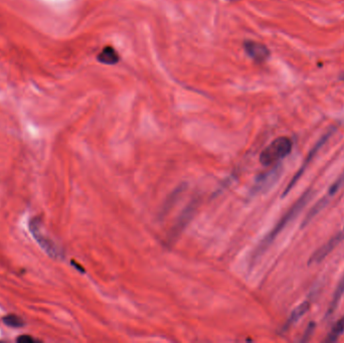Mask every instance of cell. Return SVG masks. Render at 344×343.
Listing matches in <instances>:
<instances>
[{
    "mask_svg": "<svg viewBox=\"0 0 344 343\" xmlns=\"http://www.w3.org/2000/svg\"><path fill=\"white\" fill-rule=\"evenodd\" d=\"M194 212H195V203L192 202L181 213L180 217L175 222V225L173 226V228L171 229L170 233L168 235L169 243H173L174 241H176L179 234L182 232V230L185 229L187 224L190 222L191 218L193 217Z\"/></svg>",
    "mask_w": 344,
    "mask_h": 343,
    "instance_id": "ba28073f",
    "label": "cell"
},
{
    "mask_svg": "<svg viewBox=\"0 0 344 343\" xmlns=\"http://www.w3.org/2000/svg\"><path fill=\"white\" fill-rule=\"evenodd\" d=\"M344 295V274H343V276L341 277V279L339 280L337 286H336V289L333 293V297H332V300L330 302V305L328 307V309H327V312H326V317L327 316H330L334 313V311L336 310V308L338 307V304L342 298V296Z\"/></svg>",
    "mask_w": 344,
    "mask_h": 343,
    "instance_id": "8fae6325",
    "label": "cell"
},
{
    "mask_svg": "<svg viewBox=\"0 0 344 343\" xmlns=\"http://www.w3.org/2000/svg\"><path fill=\"white\" fill-rule=\"evenodd\" d=\"M98 60L105 64H115L119 61V55L112 47H106L99 54Z\"/></svg>",
    "mask_w": 344,
    "mask_h": 343,
    "instance_id": "4fadbf2b",
    "label": "cell"
},
{
    "mask_svg": "<svg viewBox=\"0 0 344 343\" xmlns=\"http://www.w3.org/2000/svg\"><path fill=\"white\" fill-rule=\"evenodd\" d=\"M315 325H316L315 322L309 323V325L307 326V328H306V330L304 332V335H303V337L301 339V342H306V341H308L309 339L311 338V336L313 335L314 330H315Z\"/></svg>",
    "mask_w": 344,
    "mask_h": 343,
    "instance_id": "2e32d148",
    "label": "cell"
},
{
    "mask_svg": "<svg viewBox=\"0 0 344 343\" xmlns=\"http://www.w3.org/2000/svg\"><path fill=\"white\" fill-rule=\"evenodd\" d=\"M292 141L282 136L272 141L260 154V162L264 166H270L279 162L291 153Z\"/></svg>",
    "mask_w": 344,
    "mask_h": 343,
    "instance_id": "7a4b0ae2",
    "label": "cell"
},
{
    "mask_svg": "<svg viewBox=\"0 0 344 343\" xmlns=\"http://www.w3.org/2000/svg\"><path fill=\"white\" fill-rule=\"evenodd\" d=\"M331 134H332V131H329L328 133H326V134L322 137V138L314 145V147L310 150V152H309V153L307 154V156H306L305 160L303 161L301 167L299 168V170L295 173V175L293 176V178L291 179V181L289 182V184H288L287 187L285 188V190H284V192H283V194H282V197H285V196L292 190V188L296 185V183L299 181V179H300V178L302 177V175L304 174L305 170H306V168L308 167V165L310 164V162H311L312 159L316 156V154L318 153V151H319V150L324 146V144L327 142V140L329 139V137L331 136Z\"/></svg>",
    "mask_w": 344,
    "mask_h": 343,
    "instance_id": "5b68a950",
    "label": "cell"
},
{
    "mask_svg": "<svg viewBox=\"0 0 344 343\" xmlns=\"http://www.w3.org/2000/svg\"><path fill=\"white\" fill-rule=\"evenodd\" d=\"M344 333V316H342L332 327L330 332L325 338V342L327 343H333L336 342L340 336Z\"/></svg>",
    "mask_w": 344,
    "mask_h": 343,
    "instance_id": "5bb4252c",
    "label": "cell"
},
{
    "mask_svg": "<svg viewBox=\"0 0 344 343\" xmlns=\"http://www.w3.org/2000/svg\"><path fill=\"white\" fill-rule=\"evenodd\" d=\"M343 241H344V227L333 237H331L326 244H324L314 254H312L311 258L309 259L308 264L312 265V264L321 263Z\"/></svg>",
    "mask_w": 344,
    "mask_h": 343,
    "instance_id": "52a82bcc",
    "label": "cell"
},
{
    "mask_svg": "<svg viewBox=\"0 0 344 343\" xmlns=\"http://www.w3.org/2000/svg\"><path fill=\"white\" fill-rule=\"evenodd\" d=\"M184 189H185V184H181V185H179L176 189H174L173 191H172V192L169 194V196L166 198L165 202H164L163 205H162V209H161V212H160V216H162V217L165 216V215L171 210V208L173 207V205L177 202L178 198H179V197L181 196V194L183 193Z\"/></svg>",
    "mask_w": 344,
    "mask_h": 343,
    "instance_id": "30bf717a",
    "label": "cell"
},
{
    "mask_svg": "<svg viewBox=\"0 0 344 343\" xmlns=\"http://www.w3.org/2000/svg\"><path fill=\"white\" fill-rule=\"evenodd\" d=\"M309 309H310V303L307 302V301H304L299 306H297L295 309L292 311V313H291L287 323L285 324L284 330L288 329L289 326H291L292 324L296 323L304 314H306L308 312Z\"/></svg>",
    "mask_w": 344,
    "mask_h": 343,
    "instance_id": "7c38bea8",
    "label": "cell"
},
{
    "mask_svg": "<svg viewBox=\"0 0 344 343\" xmlns=\"http://www.w3.org/2000/svg\"><path fill=\"white\" fill-rule=\"evenodd\" d=\"M33 341L34 340L30 336H27V335H22V336L17 338V342H20V343H32Z\"/></svg>",
    "mask_w": 344,
    "mask_h": 343,
    "instance_id": "e0dca14e",
    "label": "cell"
},
{
    "mask_svg": "<svg viewBox=\"0 0 344 343\" xmlns=\"http://www.w3.org/2000/svg\"><path fill=\"white\" fill-rule=\"evenodd\" d=\"M3 323L9 327H12V328H19V327H22L24 325V322L23 320L16 316V315H13V314H10V315H7V316H4L3 317Z\"/></svg>",
    "mask_w": 344,
    "mask_h": 343,
    "instance_id": "9a60e30c",
    "label": "cell"
},
{
    "mask_svg": "<svg viewBox=\"0 0 344 343\" xmlns=\"http://www.w3.org/2000/svg\"><path fill=\"white\" fill-rule=\"evenodd\" d=\"M244 47H245L246 53L257 62L265 61L270 56V52L268 48L261 43L250 41V42H246Z\"/></svg>",
    "mask_w": 344,
    "mask_h": 343,
    "instance_id": "9c48e42d",
    "label": "cell"
},
{
    "mask_svg": "<svg viewBox=\"0 0 344 343\" xmlns=\"http://www.w3.org/2000/svg\"><path fill=\"white\" fill-rule=\"evenodd\" d=\"M230 1H237V0H230Z\"/></svg>",
    "mask_w": 344,
    "mask_h": 343,
    "instance_id": "ac0fdd59",
    "label": "cell"
},
{
    "mask_svg": "<svg viewBox=\"0 0 344 343\" xmlns=\"http://www.w3.org/2000/svg\"><path fill=\"white\" fill-rule=\"evenodd\" d=\"M344 185V170L342 171V173L338 176V178L330 185V187L327 190V193L323 196V198H321L320 200H318L314 207L309 211V213L307 214L306 218L304 219L303 223H302V228L306 227L309 223H310L321 211H323V209L326 208V205L328 204L329 200L339 191V189Z\"/></svg>",
    "mask_w": 344,
    "mask_h": 343,
    "instance_id": "277c9868",
    "label": "cell"
},
{
    "mask_svg": "<svg viewBox=\"0 0 344 343\" xmlns=\"http://www.w3.org/2000/svg\"><path fill=\"white\" fill-rule=\"evenodd\" d=\"M313 195L314 191L312 189H308L300 196V198L292 205L290 210L282 217V219L277 223V225L275 226V228L270 231V233L264 238V241L262 242L259 248L260 253L263 252L266 248H268L274 239L276 238V236L285 229V227L300 214V212L306 207L307 203L310 201Z\"/></svg>",
    "mask_w": 344,
    "mask_h": 343,
    "instance_id": "6da1fadb",
    "label": "cell"
},
{
    "mask_svg": "<svg viewBox=\"0 0 344 343\" xmlns=\"http://www.w3.org/2000/svg\"><path fill=\"white\" fill-rule=\"evenodd\" d=\"M29 229L31 234L33 235L34 239L38 242L40 247L44 250V252L54 258V259H61L62 258V253L59 250V248L55 244L54 241L46 235L43 231V228L41 225V222L38 219H33L30 221L29 224Z\"/></svg>",
    "mask_w": 344,
    "mask_h": 343,
    "instance_id": "3957f363",
    "label": "cell"
},
{
    "mask_svg": "<svg viewBox=\"0 0 344 343\" xmlns=\"http://www.w3.org/2000/svg\"><path fill=\"white\" fill-rule=\"evenodd\" d=\"M282 173V166L280 164H277L274 168H272L270 171L266 173L261 174L253 187L254 193H260L268 191L275 183L278 181Z\"/></svg>",
    "mask_w": 344,
    "mask_h": 343,
    "instance_id": "8992f818",
    "label": "cell"
}]
</instances>
